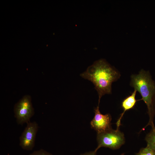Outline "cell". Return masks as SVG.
I'll use <instances>...</instances> for the list:
<instances>
[{"label":"cell","instance_id":"obj_2","mask_svg":"<svg viewBox=\"0 0 155 155\" xmlns=\"http://www.w3.org/2000/svg\"><path fill=\"white\" fill-rule=\"evenodd\" d=\"M130 86L138 91L142 97L140 100L144 101L148 109L149 120L147 124L154 129V119L155 115V82L152 79L149 71L141 70L137 74L131 77Z\"/></svg>","mask_w":155,"mask_h":155},{"label":"cell","instance_id":"obj_11","mask_svg":"<svg viewBox=\"0 0 155 155\" xmlns=\"http://www.w3.org/2000/svg\"><path fill=\"white\" fill-rule=\"evenodd\" d=\"M96 152L94 150L93 151L86 153L81 155H96ZM121 155H124V154H123Z\"/></svg>","mask_w":155,"mask_h":155},{"label":"cell","instance_id":"obj_10","mask_svg":"<svg viewBox=\"0 0 155 155\" xmlns=\"http://www.w3.org/2000/svg\"><path fill=\"white\" fill-rule=\"evenodd\" d=\"M29 155H53L51 154L45 150L41 149L39 150L34 151Z\"/></svg>","mask_w":155,"mask_h":155},{"label":"cell","instance_id":"obj_4","mask_svg":"<svg viewBox=\"0 0 155 155\" xmlns=\"http://www.w3.org/2000/svg\"><path fill=\"white\" fill-rule=\"evenodd\" d=\"M14 113L18 124L22 125L30 122L34 111L30 96H24L15 104Z\"/></svg>","mask_w":155,"mask_h":155},{"label":"cell","instance_id":"obj_6","mask_svg":"<svg viewBox=\"0 0 155 155\" xmlns=\"http://www.w3.org/2000/svg\"><path fill=\"white\" fill-rule=\"evenodd\" d=\"M95 113L94 118L90 124L92 128L97 133L102 132L111 128V121L112 118L110 114H102L99 109V105L94 109Z\"/></svg>","mask_w":155,"mask_h":155},{"label":"cell","instance_id":"obj_3","mask_svg":"<svg viewBox=\"0 0 155 155\" xmlns=\"http://www.w3.org/2000/svg\"><path fill=\"white\" fill-rule=\"evenodd\" d=\"M97 140L98 146L94 151L97 152L100 148L104 147L112 150L119 148L125 142L124 133L119 129L111 128L104 132L98 133Z\"/></svg>","mask_w":155,"mask_h":155},{"label":"cell","instance_id":"obj_7","mask_svg":"<svg viewBox=\"0 0 155 155\" xmlns=\"http://www.w3.org/2000/svg\"><path fill=\"white\" fill-rule=\"evenodd\" d=\"M137 91L134 90L131 95L125 98L121 102V107L123 109V112L117 121L116 124L117 129H119L121 124V120L125 112L128 110L133 109L135 106L137 101L136 100L135 96Z\"/></svg>","mask_w":155,"mask_h":155},{"label":"cell","instance_id":"obj_1","mask_svg":"<svg viewBox=\"0 0 155 155\" xmlns=\"http://www.w3.org/2000/svg\"><path fill=\"white\" fill-rule=\"evenodd\" d=\"M80 75L94 84L98 96L99 105L102 96L111 93L112 83L117 81L121 75L115 68L102 59L95 61Z\"/></svg>","mask_w":155,"mask_h":155},{"label":"cell","instance_id":"obj_5","mask_svg":"<svg viewBox=\"0 0 155 155\" xmlns=\"http://www.w3.org/2000/svg\"><path fill=\"white\" fill-rule=\"evenodd\" d=\"M39 128L36 121L30 122L20 137V146L22 148L27 150H31L34 148L36 133Z\"/></svg>","mask_w":155,"mask_h":155},{"label":"cell","instance_id":"obj_8","mask_svg":"<svg viewBox=\"0 0 155 155\" xmlns=\"http://www.w3.org/2000/svg\"><path fill=\"white\" fill-rule=\"evenodd\" d=\"M145 140L147 146L155 151V128L152 129L146 135Z\"/></svg>","mask_w":155,"mask_h":155},{"label":"cell","instance_id":"obj_9","mask_svg":"<svg viewBox=\"0 0 155 155\" xmlns=\"http://www.w3.org/2000/svg\"><path fill=\"white\" fill-rule=\"evenodd\" d=\"M135 155H155V151L146 146L141 149Z\"/></svg>","mask_w":155,"mask_h":155}]
</instances>
